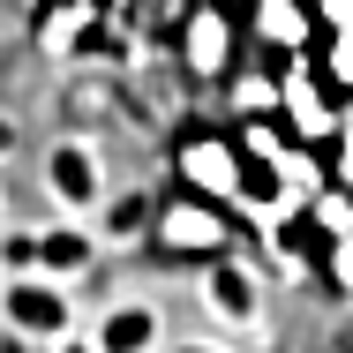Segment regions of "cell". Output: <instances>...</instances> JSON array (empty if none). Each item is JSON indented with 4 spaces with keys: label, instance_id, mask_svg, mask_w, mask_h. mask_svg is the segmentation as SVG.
<instances>
[{
    "label": "cell",
    "instance_id": "cell-1",
    "mask_svg": "<svg viewBox=\"0 0 353 353\" xmlns=\"http://www.w3.org/2000/svg\"><path fill=\"white\" fill-rule=\"evenodd\" d=\"M150 248L158 256H181V263H218V256H233L241 248V218L211 203V196H188V188H173L158 218H150Z\"/></svg>",
    "mask_w": 353,
    "mask_h": 353
},
{
    "label": "cell",
    "instance_id": "cell-2",
    "mask_svg": "<svg viewBox=\"0 0 353 353\" xmlns=\"http://www.w3.org/2000/svg\"><path fill=\"white\" fill-rule=\"evenodd\" d=\"M241 46H248V23L233 0H188L181 23H173V53H181V75L196 83H225L241 68Z\"/></svg>",
    "mask_w": 353,
    "mask_h": 353
},
{
    "label": "cell",
    "instance_id": "cell-3",
    "mask_svg": "<svg viewBox=\"0 0 353 353\" xmlns=\"http://www.w3.org/2000/svg\"><path fill=\"white\" fill-rule=\"evenodd\" d=\"M279 121L293 143H308V150H331L339 143V121H346V98L316 75V61L301 53V61H279Z\"/></svg>",
    "mask_w": 353,
    "mask_h": 353
},
{
    "label": "cell",
    "instance_id": "cell-4",
    "mask_svg": "<svg viewBox=\"0 0 353 353\" xmlns=\"http://www.w3.org/2000/svg\"><path fill=\"white\" fill-rule=\"evenodd\" d=\"M173 181L188 196H211V203H241V143L233 128H196V136L173 143Z\"/></svg>",
    "mask_w": 353,
    "mask_h": 353
},
{
    "label": "cell",
    "instance_id": "cell-5",
    "mask_svg": "<svg viewBox=\"0 0 353 353\" xmlns=\"http://www.w3.org/2000/svg\"><path fill=\"white\" fill-rule=\"evenodd\" d=\"M0 323L15 331V339H30V346H61L75 331V301L61 279H8L0 285Z\"/></svg>",
    "mask_w": 353,
    "mask_h": 353
},
{
    "label": "cell",
    "instance_id": "cell-6",
    "mask_svg": "<svg viewBox=\"0 0 353 353\" xmlns=\"http://www.w3.org/2000/svg\"><path fill=\"white\" fill-rule=\"evenodd\" d=\"M316 8L308 0H248V53L263 61H301L316 53Z\"/></svg>",
    "mask_w": 353,
    "mask_h": 353
},
{
    "label": "cell",
    "instance_id": "cell-7",
    "mask_svg": "<svg viewBox=\"0 0 353 353\" xmlns=\"http://www.w3.org/2000/svg\"><path fill=\"white\" fill-rule=\"evenodd\" d=\"M46 196L61 203L68 218H83V211H98L105 203V165H98V150L90 143H53L46 150Z\"/></svg>",
    "mask_w": 353,
    "mask_h": 353
},
{
    "label": "cell",
    "instance_id": "cell-8",
    "mask_svg": "<svg viewBox=\"0 0 353 353\" xmlns=\"http://www.w3.org/2000/svg\"><path fill=\"white\" fill-rule=\"evenodd\" d=\"M203 308L218 323H256L263 316V279L241 256H218V263H203Z\"/></svg>",
    "mask_w": 353,
    "mask_h": 353
},
{
    "label": "cell",
    "instance_id": "cell-9",
    "mask_svg": "<svg viewBox=\"0 0 353 353\" xmlns=\"http://www.w3.org/2000/svg\"><path fill=\"white\" fill-rule=\"evenodd\" d=\"M90 346L98 353H165V323H158L150 301H113V308L98 316Z\"/></svg>",
    "mask_w": 353,
    "mask_h": 353
},
{
    "label": "cell",
    "instance_id": "cell-10",
    "mask_svg": "<svg viewBox=\"0 0 353 353\" xmlns=\"http://www.w3.org/2000/svg\"><path fill=\"white\" fill-rule=\"evenodd\" d=\"M225 113L233 121H279V61H241L225 75Z\"/></svg>",
    "mask_w": 353,
    "mask_h": 353
},
{
    "label": "cell",
    "instance_id": "cell-11",
    "mask_svg": "<svg viewBox=\"0 0 353 353\" xmlns=\"http://www.w3.org/2000/svg\"><path fill=\"white\" fill-rule=\"evenodd\" d=\"M98 263V233H83V225H53V233H38V279H83Z\"/></svg>",
    "mask_w": 353,
    "mask_h": 353
},
{
    "label": "cell",
    "instance_id": "cell-12",
    "mask_svg": "<svg viewBox=\"0 0 353 353\" xmlns=\"http://www.w3.org/2000/svg\"><path fill=\"white\" fill-rule=\"evenodd\" d=\"M98 8H105V0H53L46 23H38V53H46V61L75 53V46L90 38V23H98Z\"/></svg>",
    "mask_w": 353,
    "mask_h": 353
},
{
    "label": "cell",
    "instance_id": "cell-13",
    "mask_svg": "<svg viewBox=\"0 0 353 353\" xmlns=\"http://www.w3.org/2000/svg\"><path fill=\"white\" fill-rule=\"evenodd\" d=\"M263 233H271V248H279V263H285V271H323V248H331V241H323V233L308 225V211H285V218H271Z\"/></svg>",
    "mask_w": 353,
    "mask_h": 353
},
{
    "label": "cell",
    "instance_id": "cell-14",
    "mask_svg": "<svg viewBox=\"0 0 353 353\" xmlns=\"http://www.w3.org/2000/svg\"><path fill=\"white\" fill-rule=\"evenodd\" d=\"M308 61H316V75H323L339 98H353V30H323Z\"/></svg>",
    "mask_w": 353,
    "mask_h": 353
},
{
    "label": "cell",
    "instance_id": "cell-15",
    "mask_svg": "<svg viewBox=\"0 0 353 353\" xmlns=\"http://www.w3.org/2000/svg\"><path fill=\"white\" fill-rule=\"evenodd\" d=\"M233 143H241V158H263V165H279L293 136H285V121H233Z\"/></svg>",
    "mask_w": 353,
    "mask_h": 353
},
{
    "label": "cell",
    "instance_id": "cell-16",
    "mask_svg": "<svg viewBox=\"0 0 353 353\" xmlns=\"http://www.w3.org/2000/svg\"><path fill=\"white\" fill-rule=\"evenodd\" d=\"M308 225H316L323 241H346V233H353V188H339V181H331V188L308 203Z\"/></svg>",
    "mask_w": 353,
    "mask_h": 353
},
{
    "label": "cell",
    "instance_id": "cell-17",
    "mask_svg": "<svg viewBox=\"0 0 353 353\" xmlns=\"http://www.w3.org/2000/svg\"><path fill=\"white\" fill-rule=\"evenodd\" d=\"M150 218H158V203H143V196L113 203V211H105V241H121V233H150Z\"/></svg>",
    "mask_w": 353,
    "mask_h": 353
},
{
    "label": "cell",
    "instance_id": "cell-18",
    "mask_svg": "<svg viewBox=\"0 0 353 353\" xmlns=\"http://www.w3.org/2000/svg\"><path fill=\"white\" fill-rule=\"evenodd\" d=\"M323 279H331V285H339V293L353 301V233H346V241H331V248H323Z\"/></svg>",
    "mask_w": 353,
    "mask_h": 353
},
{
    "label": "cell",
    "instance_id": "cell-19",
    "mask_svg": "<svg viewBox=\"0 0 353 353\" xmlns=\"http://www.w3.org/2000/svg\"><path fill=\"white\" fill-rule=\"evenodd\" d=\"M0 256H8V279H30V271H38V233H8Z\"/></svg>",
    "mask_w": 353,
    "mask_h": 353
},
{
    "label": "cell",
    "instance_id": "cell-20",
    "mask_svg": "<svg viewBox=\"0 0 353 353\" xmlns=\"http://www.w3.org/2000/svg\"><path fill=\"white\" fill-rule=\"evenodd\" d=\"M316 8V30H353V0H308Z\"/></svg>",
    "mask_w": 353,
    "mask_h": 353
},
{
    "label": "cell",
    "instance_id": "cell-21",
    "mask_svg": "<svg viewBox=\"0 0 353 353\" xmlns=\"http://www.w3.org/2000/svg\"><path fill=\"white\" fill-rule=\"evenodd\" d=\"M165 353H225V346H211V339H188V346H165Z\"/></svg>",
    "mask_w": 353,
    "mask_h": 353
},
{
    "label": "cell",
    "instance_id": "cell-22",
    "mask_svg": "<svg viewBox=\"0 0 353 353\" xmlns=\"http://www.w3.org/2000/svg\"><path fill=\"white\" fill-rule=\"evenodd\" d=\"M61 353H98V346H90V339H75V331H68V339H61Z\"/></svg>",
    "mask_w": 353,
    "mask_h": 353
},
{
    "label": "cell",
    "instance_id": "cell-23",
    "mask_svg": "<svg viewBox=\"0 0 353 353\" xmlns=\"http://www.w3.org/2000/svg\"><path fill=\"white\" fill-rule=\"evenodd\" d=\"M0 353H30V339H15V331H8V346H0Z\"/></svg>",
    "mask_w": 353,
    "mask_h": 353
}]
</instances>
